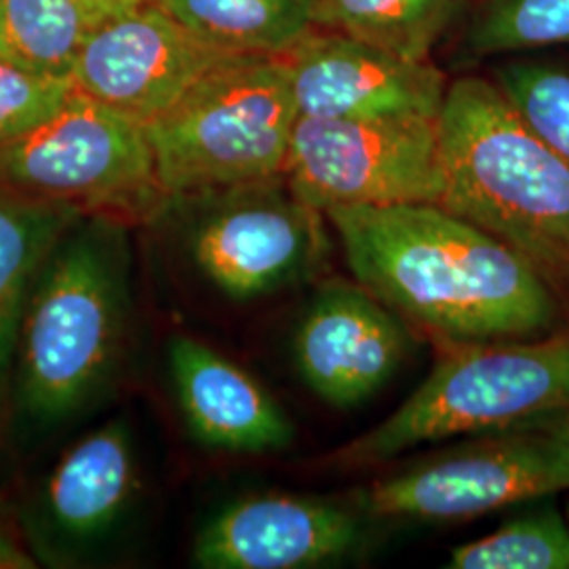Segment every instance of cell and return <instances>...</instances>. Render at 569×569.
<instances>
[{"mask_svg":"<svg viewBox=\"0 0 569 569\" xmlns=\"http://www.w3.org/2000/svg\"><path fill=\"white\" fill-rule=\"evenodd\" d=\"M81 209L0 190V418L11 397L21 317L32 283Z\"/></svg>","mask_w":569,"mask_h":569,"instance_id":"16","label":"cell"},{"mask_svg":"<svg viewBox=\"0 0 569 569\" xmlns=\"http://www.w3.org/2000/svg\"><path fill=\"white\" fill-rule=\"evenodd\" d=\"M283 176L291 192L321 213L363 204H439V119L298 117Z\"/></svg>","mask_w":569,"mask_h":569,"instance_id":"9","label":"cell"},{"mask_svg":"<svg viewBox=\"0 0 569 569\" xmlns=\"http://www.w3.org/2000/svg\"><path fill=\"white\" fill-rule=\"evenodd\" d=\"M406 327L363 284L331 281L308 308L293 338L300 376L326 403L359 406L406 359Z\"/></svg>","mask_w":569,"mask_h":569,"instance_id":"13","label":"cell"},{"mask_svg":"<svg viewBox=\"0 0 569 569\" xmlns=\"http://www.w3.org/2000/svg\"><path fill=\"white\" fill-rule=\"evenodd\" d=\"M129 222L82 213L61 232L21 317L11 397L30 428L81 416L114 382L131 319Z\"/></svg>","mask_w":569,"mask_h":569,"instance_id":"2","label":"cell"},{"mask_svg":"<svg viewBox=\"0 0 569 569\" xmlns=\"http://www.w3.org/2000/svg\"><path fill=\"white\" fill-rule=\"evenodd\" d=\"M81 4L82 11L91 18V21L98 26L106 20L119 18L127 11H133L148 2H157V0H77Z\"/></svg>","mask_w":569,"mask_h":569,"instance_id":"25","label":"cell"},{"mask_svg":"<svg viewBox=\"0 0 569 569\" xmlns=\"http://www.w3.org/2000/svg\"><path fill=\"white\" fill-rule=\"evenodd\" d=\"M449 569H569V521L555 507L517 515L449 552Z\"/></svg>","mask_w":569,"mask_h":569,"instance_id":"21","label":"cell"},{"mask_svg":"<svg viewBox=\"0 0 569 569\" xmlns=\"http://www.w3.org/2000/svg\"><path fill=\"white\" fill-rule=\"evenodd\" d=\"M460 53L467 60L569 47V0H472Z\"/></svg>","mask_w":569,"mask_h":569,"instance_id":"20","label":"cell"},{"mask_svg":"<svg viewBox=\"0 0 569 569\" xmlns=\"http://www.w3.org/2000/svg\"><path fill=\"white\" fill-rule=\"evenodd\" d=\"M357 519L336 505L298 496H251L199 531L192 559L204 569L317 568L357 545Z\"/></svg>","mask_w":569,"mask_h":569,"instance_id":"14","label":"cell"},{"mask_svg":"<svg viewBox=\"0 0 569 569\" xmlns=\"http://www.w3.org/2000/svg\"><path fill=\"white\" fill-rule=\"evenodd\" d=\"M346 262L378 300L462 342L528 340L559 329L563 302L509 244L437 203L326 211Z\"/></svg>","mask_w":569,"mask_h":569,"instance_id":"1","label":"cell"},{"mask_svg":"<svg viewBox=\"0 0 569 569\" xmlns=\"http://www.w3.org/2000/svg\"><path fill=\"white\" fill-rule=\"evenodd\" d=\"M460 13L462 0H317L319 30L413 61L430 60Z\"/></svg>","mask_w":569,"mask_h":569,"instance_id":"18","label":"cell"},{"mask_svg":"<svg viewBox=\"0 0 569 569\" xmlns=\"http://www.w3.org/2000/svg\"><path fill=\"white\" fill-rule=\"evenodd\" d=\"M30 568H37L34 552L9 526V515H0V569Z\"/></svg>","mask_w":569,"mask_h":569,"instance_id":"24","label":"cell"},{"mask_svg":"<svg viewBox=\"0 0 569 569\" xmlns=\"http://www.w3.org/2000/svg\"><path fill=\"white\" fill-rule=\"evenodd\" d=\"M517 114L569 161V56L523 53L491 74Z\"/></svg>","mask_w":569,"mask_h":569,"instance_id":"22","label":"cell"},{"mask_svg":"<svg viewBox=\"0 0 569 569\" xmlns=\"http://www.w3.org/2000/svg\"><path fill=\"white\" fill-rule=\"evenodd\" d=\"M441 207L523 256L569 296V161L486 77L449 82L439 117Z\"/></svg>","mask_w":569,"mask_h":569,"instance_id":"3","label":"cell"},{"mask_svg":"<svg viewBox=\"0 0 569 569\" xmlns=\"http://www.w3.org/2000/svg\"><path fill=\"white\" fill-rule=\"evenodd\" d=\"M472 0H462V4H465V9H467L468 4H470Z\"/></svg>","mask_w":569,"mask_h":569,"instance_id":"27","label":"cell"},{"mask_svg":"<svg viewBox=\"0 0 569 569\" xmlns=\"http://www.w3.org/2000/svg\"><path fill=\"white\" fill-rule=\"evenodd\" d=\"M284 56H230L146 127L164 197L281 176L298 122Z\"/></svg>","mask_w":569,"mask_h":569,"instance_id":"5","label":"cell"},{"mask_svg":"<svg viewBox=\"0 0 569 569\" xmlns=\"http://www.w3.org/2000/svg\"><path fill=\"white\" fill-rule=\"evenodd\" d=\"M566 517H568V521H569V502H568V512H566Z\"/></svg>","mask_w":569,"mask_h":569,"instance_id":"28","label":"cell"},{"mask_svg":"<svg viewBox=\"0 0 569 569\" xmlns=\"http://www.w3.org/2000/svg\"><path fill=\"white\" fill-rule=\"evenodd\" d=\"M72 91L70 77L0 61V146L18 140L56 114Z\"/></svg>","mask_w":569,"mask_h":569,"instance_id":"23","label":"cell"},{"mask_svg":"<svg viewBox=\"0 0 569 569\" xmlns=\"http://www.w3.org/2000/svg\"><path fill=\"white\" fill-rule=\"evenodd\" d=\"M226 58L230 53L197 39L159 2H148L98 23L70 79L77 91L148 124Z\"/></svg>","mask_w":569,"mask_h":569,"instance_id":"10","label":"cell"},{"mask_svg":"<svg viewBox=\"0 0 569 569\" xmlns=\"http://www.w3.org/2000/svg\"><path fill=\"white\" fill-rule=\"evenodd\" d=\"M138 491L129 428L110 420L63 453L26 521L37 561L72 566L100 549L121 526Z\"/></svg>","mask_w":569,"mask_h":569,"instance_id":"12","label":"cell"},{"mask_svg":"<svg viewBox=\"0 0 569 569\" xmlns=\"http://www.w3.org/2000/svg\"><path fill=\"white\" fill-rule=\"evenodd\" d=\"M197 39L230 56H287L319 30L317 0H157Z\"/></svg>","mask_w":569,"mask_h":569,"instance_id":"17","label":"cell"},{"mask_svg":"<svg viewBox=\"0 0 569 569\" xmlns=\"http://www.w3.org/2000/svg\"><path fill=\"white\" fill-rule=\"evenodd\" d=\"M93 28L77 0H0V61L70 77Z\"/></svg>","mask_w":569,"mask_h":569,"instance_id":"19","label":"cell"},{"mask_svg":"<svg viewBox=\"0 0 569 569\" xmlns=\"http://www.w3.org/2000/svg\"><path fill=\"white\" fill-rule=\"evenodd\" d=\"M561 491H569L566 411L380 479L361 500L373 517L460 521Z\"/></svg>","mask_w":569,"mask_h":569,"instance_id":"8","label":"cell"},{"mask_svg":"<svg viewBox=\"0 0 569 569\" xmlns=\"http://www.w3.org/2000/svg\"><path fill=\"white\" fill-rule=\"evenodd\" d=\"M566 416H568V418H569V409H568V411H566Z\"/></svg>","mask_w":569,"mask_h":569,"instance_id":"29","label":"cell"},{"mask_svg":"<svg viewBox=\"0 0 569 569\" xmlns=\"http://www.w3.org/2000/svg\"><path fill=\"white\" fill-rule=\"evenodd\" d=\"M169 371L186 425L204 448L260 453L291 446L293 427L281 406L211 346L171 338Z\"/></svg>","mask_w":569,"mask_h":569,"instance_id":"15","label":"cell"},{"mask_svg":"<svg viewBox=\"0 0 569 569\" xmlns=\"http://www.w3.org/2000/svg\"><path fill=\"white\" fill-rule=\"evenodd\" d=\"M186 220L192 262L232 300H253L312 272L326 258L321 211L302 203L283 173L167 197Z\"/></svg>","mask_w":569,"mask_h":569,"instance_id":"7","label":"cell"},{"mask_svg":"<svg viewBox=\"0 0 569 569\" xmlns=\"http://www.w3.org/2000/svg\"><path fill=\"white\" fill-rule=\"evenodd\" d=\"M300 117L439 119L448 77L432 61L406 60L340 32L317 30L284 56Z\"/></svg>","mask_w":569,"mask_h":569,"instance_id":"11","label":"cell"},{"mask_svg":"<svg viewBox=\"0 0 569 569\" xmlns=\"http://www.w3.org/2000/svg\"><path fill=\"white\" fill-rule=\"evenodd\" d=\"M0 515H9V509H7V502L2 498V493H0Z\"/></svg>","mask_w":569,"mask_h":569,"instance_id":"26","label":"cell"},{"mask_svg":"<svg viewBox=\"0 0 569 569\" xmlns=\"http://www.w3.org/2000/svg\"><path fill=\"white\" fill-rule=\"evenodd\" d=\"M0 190L127 222L161 216L167 201L142 122L77 89L47 121L0 146Z\"/></svg>","mask_w":569,"mask_h":569,"instance_id":"6","label":"cell"},{"mask_svg":"<svg viewBox=\"0 0 569 569\" xmlns=\"http://www.w3.org/2000/svg\"><path fill=\"white\" fill-rule=\"evenodd\" d=\"M569 409V326L540 338L462 342L385 422L333 458L373 467L458 435L521 427Z\"/></svg>","mask_w":569,"mask_h":569,"instance_id":"4","label":"cell"}]
</instances>
